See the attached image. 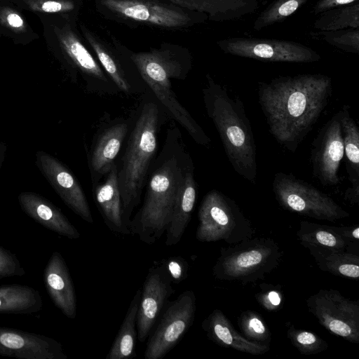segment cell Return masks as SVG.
Returning <instances> with one entry per match:
<instances>
[{"instance_id":"obj_5","label":"cell","mask_w":359,"mask_h":359,"mask_svg":"<svg viewBox=\"0 0 359 359\" xmlns=\"http://www.w3.org/2000/svg\"><path fill=\"white\" fill-rule=\"evenodd\" d=\"M130 60L166 114L182 126L196 143L208 146L211 140L172 90L171 79H183L187 73L182 61L171 51L162 49L133 53Z\"/></svg>"},{"instance_id":"obj_4","label":"cell","mask_w":359,"mask_h":359,"mask_svg":"<svg viewBox=\"0 0 359 359\" xmlns=\"http://www.w3.org/2000/svg\"><path fill=\"white\" fill-rule=\"evenodd\" d=\"M208 116L220 137L234 171L255 184L257 175L256 144L252 128L242 100L209 75L202 89Z\"/></svg>"},{"instance_id":"obj_15","label":"cell","mask_w":359,"mask_h":359,"mask_svg":"<svg viewBox=\"0 0 359 359\" xmlns=\"http://www.w3.org/2000/svg\"><path fill=\"white\" fill-rule=\"evenodd\" d=\"M111 12L124 18L165 28L191 24L190 16L178 8L150 0H100Z\"/></svg>"},{"instance_id":"obj_11","label":"cell","mask_w":359,"mask_h":359,"mask_svg":"<svg viewBox=\"0 0 359 359\" xmlns=\"http://www.w3.org/2000/svg\"><path fill=\"white\" fill-rule=\"evenodd\" d=\"M196 300L194 292L186 290L170 302L148 340L146 359H160L177 344L194 323Z\"/></svg>"},{"instance_id":"obj_32","label":"cell","mask_w":359,"mask_h":359,"mask_svg":"<svg viewBox=\"0 0 359 359\" xmlns=\"http://www.w3.org/2000/svg\"><path fill=\"white\" fill-rule=\"evenodd\" d=\"M311 35L316 39H320L326 43L344 51L359 53V30L358 29H342L331 32L311 33Z\"/></svg>"},{"instance_id":"obj_20","label":"cell","mask_w":359,"mask_h":359,"mask_svg":"<svg viewBox=\"0 0 359 359\" xmlns=\"http://www.w3.org/2000/svg\"><path fill=\"white\" fill-rule=\"evenodd\" d=\"M95 186V200L108 229L117 233L130 234V231L123 219L122 202L116 163L107 173L104 182L96 184Z\"/></svg>"},{"instance_id":"obj_35","label":"cell","mask_w":359,"mask_h":359,"mask_svg":"<svg viewBox=\"0 0 359 359\" xmlns=\"http://www.w3.org/2000/svg\"><path fill=\"white\" fill-rule=\"evenodd\" d=\"M26 273L18 257L0 245V278L22 276Z\"/></svg>"},{"instance_id":"obj_3","label":"cell","mask_w":359,"mask_h":359,"mask_svg":"<svg viewBox=\"0 0 359 359\" xmlns=\"http://www.w3.org/2000/svg\"><path fill=\"white\" fill-rule=\"evenodd\" d=\"M138 109L133 128L129 130L121 162L117 166L123 219L129 229L132 214L141 201L155 159L158 133L164 123L165 112L158 100L149 95L144 96Z\"/></svg>"},{"instance_id":"obj_18","label":"cell","mask_w":359,"mask_h":359,"mask_svg":"<svg viewBox=\"0 0 359 359\" xmlns=\"http://www.w3.org/2000/svg\"><path fill=\"white\" fill-rule=\"evenodd\" d=\"M43 283L55 306L67 318L76 316L75 290L69 269L61 254L55 251L43 270Z\"/></svg>"},{"instance_id":"obj_25","label":"cell","mask_w":359,"mask_h":359,"mask_svg":"<svg viewBox=\"0 0 359 359\" xmlns=\"http://www.w3.org/2000/svg\"><path fill=\"white\" fill-rule=\"evenodd\" d=\"M84 35L96 54L104 72L120 92L128 95L146 93L145 87H147V85L132 78L125 70L121 63L94 34L86 30Z\"/></svg>"},{"instance_id":"obj_23","label":"cell","mask_w":359,"mask_h":359,"mask_svg":"<svg viewBox=\"0 0 359 359\" xmlns=\"http://www.w3.org/2000/svg\"><path fill=\"white\" fill-rule=\"evenodd\" d=\"M196 11L213 21H229L249 15L259 7L257 0H167Z\"/></svg>"},{"instance_id":"obj_10","label":"cell","mask_w":359,"mask_h":359,"mask_svg":"<svg viewBox=\"0 0 359 359\" xmlns=\"http://www.w3.org/2000/svg\"><path fill=\"white\" fill-rule=\"evenodd\" d=\"M308 309L330 332L359 342V303L335 290H320L306 300Z\"/></svg>"},{"instance_id":"obj_21","label":"cell","mask_w":359,"mask_h":359,"mask_svg":"<svg viewBox=\"0 0 359 359\" xmlns=\"http://www.w3.org/2000/svg\"><path fill=\"white\" fill-rule=\"evenodd\" d=\"M202 327L208 337L217 344L252 355L269 351L267 344L250 341L241 336L219 310H214L203 322Z\"/></svg>"},{"instance_id":"obj_1","label":"cell","mask_w":359,"mask_h":359,"mask_svg":"<svg viewBox=\"0 0 359 359\" xmlns=\"http://www.w3.org/2000/svg\"><path fill=\"white\" fill-rule=\"evenodd\" d=\"M332 94V79L321 74L279 76L258 87L269 133L292 153L313 130Z\"/></svg>"},{"instance_id":"obj_12","label":"cell","mask_w":359,"mask_h":359,"mask_svg":"<svg viewBox=\"0 0 359 359\" xmlns=\"http://www.w3.org/2000/svg\"><path fill=\"white\" fill-rule=\"evenodd\" d=\"M341 118L340 110L319 130L311 146L313 175L325 187L337 186L342 181L339 175L344 156Z\"/></svg>"},{"instance_id":"obj_28","label":"cell","mask_w":359,"mask_h":359,"mask_svg":"<svg viewBox=\"0 0 359 359\" xmlns=\"http://www.w3.org/2000/svg\"><path fill=\"white\" fill-rule=\"evenodd\" d=\"M141 297V289H138L128 309L118 332L106 359H124L135 355V330L137 314Z\"/></svg>"},{"instance_id":"obj_26","label":"cell","mask_w":359,"mask_h":359,"mask_svg":"<svg viewBox=\"0 0 359 359\" xmlns=\"http://www.w3.org/2000/svg\"><path fill=\"white\" fill-rule=\"evenodd\" d=\"M43 306L40 292L20 284L0 285V313L31 314Z\"/></svg>"},{"instance_id":"obj_14","label":"cell","mask_w":359,"mask_h":359,"mask_svg":"<svg viewBox=\"0 0 359 359\" xmlns=\"http://www.w3.org/2000/svg\"><path fill=\"white\" fill-rule=\"evenodd\" d=\"M172 283L165 264L149 269L141 290L137 314V335L140 342L147 338L167 299L175 292Z\"/></svg>"},{"instance_id":"obj_38","label":"cell","mask_w":359,"mask_h":359,"mask_svg":"<svg viewBox=\"0 0 359 359\" xmlns=\"http://www.w3.org/2000/svg\"><path fill=\"white\" fill-rule=\"evenodd\" d=\"M334 230L343 236L344 238L348 239L351 241V239H355L356 241H358L359 239V227L356 226L355 228L351 227H346V228H338V227H334Z\"/></svg>"},{"instance_id":"obj_39","label":"cell","mask_w":359,"mask_h":359,"mask_svg":"<svg viewBox=\"0 0 359 359\" xmlns=\"http://www.w3.org/2000/svg\"><path fill=\"white\" fill-rule=\"evenodd\" d=\"M266 300H264V304L266 307L269 309H271L272 307H276L278 305H280L281 299L280 297L279 294L276 291H270L266 294Z\"/></svg>"},{"instance_id":"obj_29","label":"cell","mask_w":359,"mask_h":359,"mask_svg":"<svg viewBox=\"0 0 359 359\" xmlns=\"http://www.w3.org/2000/svg\"><path fill=\"white\" fill-rule=\"evenodd\" d=\"M297 236L303 245L310 244L339 251H344L350 240L337 233L333 226L301 222Z\"/></svg>"},{"instance_id":"obj_31","label":"cell","mask_w":359,"mask_h":359,"mask_svg":"<svg viewBox=\"0 0 359 359\" xmlns=\"http://www.w3.org/2000/svg\"><path fill=\"white\" fill-rule=\"evenodd\" d=\"M309 0H275L256 18L253 29L261 30L283 21Z\"/></svg>"},{"instance_id":"obj_27","label":"cell","mask_w":359,"mask_h":359,"mask_svg":"<svg viewBox=\"0 0 359 359\" xmlns=\"http://www.w3.org/2000/svg\"><path fill=\"white\" fill-rule=\"evenodd\" d=\"M304 245L309 249L321 270L336 276L358 278L359 257L358 255L314 245Z\"/></svg>"},{"instance_id":"obj_33","label":"cell","mask_w":359,"mask_h":359,"mask_svg":"<svg viewBox=\"0 0 359 359\" xmlns=\"http://www.w3.org/2000/svg\"><path fill=\"white\" fill-rule=\"evenodd\" d=\"M287 337L302 354H316L327 348L326 341L316 334L309 331L295 329L293 326L288 329Z\"/></svg>"},{"instance_id":"obj_40","label":"cell","mask_w":359,"mask_h":359,"mask_svg":"<svg viewBox=\"0 0 359 359\" xmlns=\"http://www.w3.org/2000/svg\"><path fill=\"white\" fill-rule=\"evenodd\" d=\"M62 5L53 1H48L45 2L42 6V9L46 12H57L62 10Z\"/></svg>"},{"instance_id":"obj_34","label":"cell","mask_w":359,"mask_h":359,"mask_svg":"<svg viewBox=\"0 0 359 359\" xmlns=\"http://www.w3.org/2000/svg\"><path fill=\"white\" fill-rule=\"evenodd\" d=\"M238 325L245 335L256 342L263 344L270 339V332L259 313L253 311L243 313L238 319Z\"/></svg>"},{"instance_id":"obj_30","label":"cell","mask_w":359,"mask_h":359,"mask_svg":"<svg viewBox=\"0 0 359 359\" xmlns=\"http://www.w3.org/2000/svg\"><path fill=\"white\" fill-rule=\"evenodd\" d=\"M314 27L322 32L358 29L359 27V2L327 10L315 20Z\"/></svg>"},{"instance_id":"obj_22","label":"cell","mask_w":359,"mask_h":359,"mask_svg":"<svg viewBox=\"0 0 359 359\" xmlns=\"http://www.w3.org/2000/svg\"><path fill=\"white\" fill-rule=\"evenodd\" d=\"M341 111V128L346 168L351 184L344 193V199L351 204L359 202V130L350 114V108L344 105Z\"/></svg>"},{"instance_id":"obj_17","label":"cell","mask_w":359,"mask_h":359,"mask_svg":"<svg viewBox=\"0 0 359 359\" xmlns=\"http://www.w3.org/2000/svg\"><path fill=\"white\" fill-rule=\"evenodd\" d=\"M127 121H114L95 137L88 155L91 182L95 185L110 171L130 130Z\"/></svg>"},{"instance_id":"obj_41","label":"cell","mask_w":359,"mask_h":359,"mask_svg":"<svg viewBox=\"0 0 359 359\" xmlns=\"http://www.w3.org/2000/svg\"><path fill=\"white\" fill-rule=\"evenodd\" d=\"M8 23L15 27H19L22 25V19L16 14H10L7 18Z\"/></svg>"},{"instance_id":"obj_24","label":"cell","mask_w":359,"mask_h":359,"mask_svg":"<svg viewBox=\"0 0 359 359\" xmlns=\"http://www.w3.org/2000/svg\"><path fill=\"white\" fill-rule=\"evenodd\" d=\"M194 170V166L192 165L186 171L184 183L166 230L165 243L167 246L176 245L180 241L191 219L197 188Z\"/></svg>"},{"instance_id":"obj_36","label":"cell","mask_w":359,"mask_h":359,"mask_svg":"<svg viewBox=\"0 0 359 359\" xmlns=\"http://www.w3.org/2000/svg\"><path fill=\"white\" fill-rule=\"evenodd\" d=\"M165 266L173 283H179L187 277L188 264L183 258L170 257Z\"/></svg>"},{"instance_id":"obj_42","label":"cell","mask_w":359,"mask_h":359,"mask_svg":"<svg viewBox=\"0 0 359 359\" xmlns=\"http://www.w3.org/2000/svg\"><path fill=\"white\" fill-rule=\"evenodd\" d=\"M7 151V146L4 142H0V169L5 160L6 154Z\"/></svg>"},{"instance_id":"obj_6","label":"cell","mask_w":359,"mask_h":359,"mask_svg":"<svg viewBox=\"0 0 359 359\" xmlns=\"http://www.w3.org/2000/svg\"><path fill=\"white\" fill-rule=\"evenodd\" d=\"M281 255L273 241L252 238L222 249L213 274L219 280L254 281L274 269Z\"/></svg>"},{"instance_id":"obj_19","label":"cell","mask_w":359,"mask_h":359,"mask_svg":"<svg viewBox=\"0 0 359 359\" xmlns=\"http://www.w3.org/2000/svg\"><path fill=\"white\" fill-rule=\"evenodd\" d=\"M21 209L36 222L69 239L80 237V233L61 210L42 196L31 191H22L18 196Z\"/></svg>"},{"instance_id":"obj_37","label":"cell","mask_w":359,"mask_h":359,"mask_svg":"<svg viewBox=\"0 0 359 359\" xmlns=\"http://www.w3.org/2000/svg\"><path fill=\"white\" fill-rule=\"evenodd\" d=\"M356 1H358V0H318L313 6L311 12L314 15H318L327 10L344 6Z\"/></svg>"},{"instance_id":"obj_2","label":"cell","mask_w":359,"mask_h":359,"mask_svg":"<svg viewBox=\"0 0 359 359\" xmlns=\"http://www.w3.org/2000/svg\"><path fill=\"white\" fill-rule=\"evenodd\" d=\"M182 143L179 129L169 128L150 168L143 204L130 220V233L145 243H156L166 231L186 171L194 165Z\"/></svg>"},{"instance_id":"obj_7","label":"cell","mask_w":359,"mask_h":359,"mask_svg":"<svg viewBox=\"0 0 359 359\" xmlns=\"http://www.w3.org/2000/svg\"><path fill=\"white\" fill-rule=\"evenodd\" d=\"M196 237L201 242L236 244L252 238L254 230L236 203L217 190L204 196L198 212Z\"/></svg>"},{"instance_id":"obj_8","label":"cell","mask_w":359,"mask_h":359,"mask_svg":"<svg viewBox=\"0 0 359 359\" xmlns=\"http://www.w3.org/2000/svg\"><path fill=\"white\" fill-rule=\"evenodd\" d=\"M272 189L279 205L287 210L330 222L349 216L332 198L292 173H276Z\"/></svg>"},{"instance_id":"obj_13","label":"cell","mask_w":359,"mask_h":359,"mask_svg":"<svg viewBox=\"0 0 359 359\" xmlns=\"http://www.w3.org/2000/svg\"><path fill=\"white\" fill-rule=\"evenodd\" d=\"M35 163L65 204L84 221L93 224V217L83 190L68 168L44 151L36 153Z\"/></svg>"},{"instance_id":"obj_9","label":"cell","mask_w":359,"mask_h":359,"mask_svg":"<svg viewBox=\"0 0 359 359\" xmlns=\"http://www.w3.org/2000/svg\"><path fill=\"white\" fill-rule=\"evenodd\" d=\"M217 44L225 53L264 62L311 63L321 59L313 48L292 41L229 37Z\"/></svg>"},{"instance_id":"obj_16","label":"cell","mask_w":359,"mask_h":359,"mask_svg":"<svg viewBox=\"0 0 359 359\" xmlns=\"http://www.w3.org/2000/svg\"><path fill=\"white\" fill-rule=\"evenodd\" d=\"M0 355L20 359H67L53 338L0 326Z\"/></svg>"}]
</instances>
